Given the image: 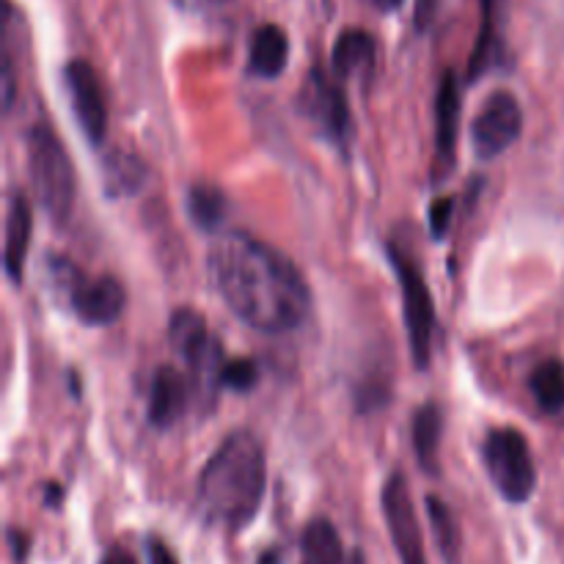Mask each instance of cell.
<instances>
[{"label": "cell", "instance_id": "cell-26", "mask_svg": "<svg viewBox=\"0 0 564 564\" xmlns=\"http://www.w3.org/2000/svg\"><path fill=\"white\" fill-rule=\"evenodd\" d=\"M147 554H149V564H180V562H176V556L169 551V545H165L163 540H158V538L149 540Z\"/></svg>", "mask_w": 564, "mask_h": 564}, {"label": "cell", "instance_id": "cell-9", "mask_svg": "<svg viewBox=\"0 0 564 564\" xmlns=\"http://www.w3.org/2000/svg\"><path fill=\"white\" fill-rule=\"evenodd\" d=\"M61 297L69 303L72 314H75L83 325H91V328L113 325L116 319L124 314L127 306V290L113 279V275L88 279V275H83V270L80 275L66 286V292Z\"/></svg>", "mask_w": 564, "mask_h": 564}, {"label": "cell", "instance_id": "cell-19", "mask_svg": "<svg viewBox=\"0 0 564 564\" xmlns=\"http://www.w3.org/2000/svg\"><path fill=\"white\" fill-rule=\"evenodd\" d=\"M444 433V416L435 402H427L413 416V449H416L419 463L424 471L435 474V460H438V444Z\"/></svg>", "mask_w": 564, "mask_h": 564}, {"label": "cell", "instance_id": "cell-28", "mask_svg": "<svg viewBox=\"0 0 564 564\" xmlns=\"http://www.w3.org/2000/svg\"><path fill=\"white\" fill-rule=\"evenodd\" d=\"M182 9H196V11H207V9H220L226 6L229 0H176Z\"/></svg>", "mask_w": 564, "mask_h": 564}, {"label": "cell", "instance_id": "cell-32", "mask_svg": "<svg viewBox=\"0 0 564 564\" xmlns=\"http://www.w3.org/2000/svg\"><path fill=\"white\" fill-rule=\"evenodd\" d=\"M345 564H367V562H364V556H361V554H352L350 560H347Z\"/></svg>", "mask_w": 564, "mask_h": 564}, {"label": "cell", "instance_id": "cell-16", "mask_svg": "<svg viewBox=\"0 0 564 564\" xmlns=\"http://www.w3.org/2000/svg\"><path fill=\"white\" fill-rule=\"evenodd\" d=\"M375 47L372 33L361 31V28H347L345 33H339L334 44V53H330V69L341 80H350V77H369L375 72Z\"/></svg>", "mask_w": 564, "mask_h": 564}, {"label": "cell", "instance_id": "cell-7", "mask_svg": "<svg viewBox=\"0 0 564 564\" xmlns=\"http://www.w3.org/2000/svg\"><path fill=\"white\" fill-rule=\"evenodd\" d=\"M523 132V108L516 94L496 91L485 99L471 124V143L479 160H496L505 154Z\"/></svg>", "mask_w": 564, "mask_h": 564}, {"label": "cell", "instance_id": "cell-25", "mask_svg": "<svg viewBox=\"0 0 564 564\" xmlns=\"http://www.w3.org/2000/svg\"><path fill=\"white\" fill-rule=\"evenodd\" d=\"M452 209H455V202L452 198H438V202L430 207V231H433L435 240L446 235L452 224Z\"/></svg>", "mask_w": 564, "mask_h": 564}, {"label": "cell", "instance_id": "cell-30", "mask_svg": "<svg viewBox=\"0 0 564 564\" xmlns=\"http://www.w3.org/2000/svg\"><path fill=\"white\" fill-rule=\"evenodd\" d=\"M402 3H405V0H378V6L383 11H397Z\"/></svg>", "mask_w": 564, "mask_h": 564}, {"label": "cell", "instance_id": "cell-27", "mask_svg": "<svg viewBox=\"0 0 564 564\" xmlns=\"http://www.w3.org/2000/svg\"><path fill=\"white\" fill-rule=\"evenodd\" d=\"M438 3L441 0H416V28L419 31H424V28L433 22L435 11H438Z\"/></svg>", "mask_w": 564, "mask_h": 564}, {"label": "cell", "instance_id": "cell-20", "mask_svg": "<svg viewBox=\"0 0 564 564\" xmlns=\"http://www.w3.org/2000/svg\"><path fill=\"white\" fill-rule=\"evenodd\" d=\"M529 389H532L534 402L543 413H560L564 408V361L562 358H545L534 367L532 378H529Z\"/></svg>", "mask_w": 564, "mask_h": 564}, {"label": "cell", "instance_id": "cell-3", "mask_svg": "<svg viewBox=\"0 0 564 564\" xmlns=\"http://www.w3.org/2000/svg\"><path fill=\"white\" fill-rule=\"evenodd\" d=\"M28 147V180L39 207L53 224H66L75 213L77 176L69 152L61 138L47 124L31 127L25 138Z\"/></svg>", "mask_w": 564, "mask_h": 564}, {"label": "cell", "instance_id": "cell-13", "mask_svg": "<svg viewBox=\"0 0 564 564\" xmlns=\"http://www.w3.org/2000/svg\"><path fill=\"white\" fill-rule=\"evenodd\" d=\"M169 339L171 347L185 358V364H191L196 372H202L209 364V358H215V345L209 339L207 323L198 312L193 308H176L171 314L169 323Z\"/></svg>", "mask_w": 564, "mask_h": 564}, {"label": "cell", "instance_id": "cell-2", "mask_svg": "<svg viewBox=\"0 0 564 564\" xmlns=\"http://www.w3.org/2000/svg\"><path fill=\"white\" fill-rule=\"evenodd\" d=\"M268 485L262 441L248 430L231 433L198 474V510L215 527L240 532L257 518Z\"/></svg>", "mask_w": 564, "mask_h": 564}, {"label": "cell", "instance_id": "cell-10", "mask_svg": "<svg viewBox=\"0 0 564 564\" xmlns=\"http://www.w3.org/2000/svg\"><path fill=\"white\" fill-rule=\"evenodd\" d=\"M383 516L389 523V534L402 564H427L424 556L422 529H419L416 510H413L411 490L402 474H391L383 485Z\"/></svg>", "mask_w": 564, "mask_h": 564}, {"label": "cell", "instance_id": "cell-22", "mask_svg": "<svg viewBox=\"0 0 564 564\" xmlns=\"http://www.w3.org/2000/svg\"><path fill=\"white\" fill-rule=\"evenodd\" d=\"M187 213H191L193 224L204 231H218L226 215V196L213 185H196L191 187L187 196Z\"/></svg>", "mask_w": 564, "mask_h": 564}, {"label": "cell", "instance_id": "cell-4", "mask_svg": "<svg viewBox=\"0 0 564 564\" xmlns=\"http://www.w3.org/2000/svg\"><path fill=\"white\" fill-rule=\"evenodd\" d=\"M482 457L490 482L496 485L501 499H507L510 505H523L532 499L534 488H538V468H534L532 449L521 430H490Z\"/></svg>", "mask_w": 564, "mask_h": 564}, {"label": "cell", "instance_id": "cell-11", "mask_svg": "<svg viewBox=\"0 0 564 564\" xmlns=\"http://www.w3.org/2000/svg\"><path fill=\"white\" fill-rule=\"evenodd\" d=\"M457 127H460V80L452 69L444 72L435 97V154H438L441 174L455 163Z\"/></svg>", "mask_w": 564, "mask_h": 564}, {"label": "cell", "instance_id": "cell-18", "mask_svg": "<svg viewBox=\"0 0 564 564\" xmlns=\"http://www.w3.org/2000/svg\"><path fill=\"white\" fill-rule=\"evenodd\" d=\"M105 171V191L113 198L119 196H132V193L141 191L143 182L149 180V171L135 154L130 152H110L102 163Z\"/></svg>", "mask_w": 564, "mask_h": 564}, {"label": "cell", "instance_id": "cell-21", "mask_svg": "<svg viewBox=\"0 0 564 564\" xmlns=\"http://www.w3.org/2000/svg\"><path fill=\"white\" fill-rule=\"evenodd\" d=\"M496 55V0H479V33L468 61V80H479Z\"/></svg>", "mask_w": 564, "mask_h": 564}, {"label": "cell", "instance_id": "cell-14", "mask_svg": "<svg viewBox=\"0 0 564 564\" xmlns=\"http://www.w3.org/2000/svg\"><path fill=\"white\" fill-rule=\"evenodd\" d=\"M33 237V209L25 196H11L9 213H6V242H3V268L14 284H20L25 273L28 248Z\"/></svg>", "mask_w": 564, "mask_h": 564}, {"label": "cell", "instance_id": "cell-17", "mask_svg": "<svg viewBox=\"0 0 564 564\" xmlns=\"http://www.w3.org/2000/svg\"><path fill=\"white\" fill-rule=\"evenodd\" d=\"M301 564H345V545L334 523L317 518L303 529Z\"/></svg>", "mask_w": 564, "mask_h": 564}, {"label": "cell", "instance_id": "cell-1", "mask_svg": "<svg viewBox=\"0 0 564 564\" xmlns=\"http://www.w3.org/2000/svg\"><path fill=\"white\" fill-rule=\"evenodd\" d=\"M209 275L237 319L259 334L279 336L297 330L312 308V292L292 259L268 242L229 231L213 242Z\"/></svg>", "mask_w": 564, "mask_h": 564}, {"label": "cell", "instance_id": "cell-29", "mask_svg": "<svg viewBox=\"0 0 564 564\" xmlns=\"http://www.w3.org/2000/svg\"><path fill=\"white\" fill-rule=\"evenodd\" d=\"M99 564H138V562L132 560V556L127 554L124 549H110L108 554L102 556V562H99Z\"/></svg>", "mask_w": 564, "mask_h": 564}, {"label": "cell", "instance_id": "cell-8", "mask_svg": "<svg viewBox=\"0 0 564 564\" xmlns=\"http://www.w3.org/2000/svg\"><path fill=\"white\" fill-rule=\"evenodd\" d=\"M64 86L83 135L94 147H99L105 141V132H108V105H105L102 83H99L97 72L88 61L72 58L64 66Z\"/></svg>", "mask_w": 564, "mask_h": 564}, {"label": "cell", "instance_id": "cell-31", "mask_svg": "<svg viewBox=\"0 0 564 564\" xmlns=\"http://www.w3.org/2000/svg\"><path fill=\"white\" fill-rule=\"evenodd\" d=\"M259 564H279V554H275V551H270V554L262 556V562Z\"/></svg>", "mask_w": 564, "mask_h": 564}, {"label": "cell", "instance_id": "cell-5", "mask_svg": "<svg viewBox=\"0 0 564 564\" xmlns=\"http://www.w3.org/2000/svg\"><path fill=\"white\" fill-rule=\"evenodd\" d=\"M389 259L394 264V273L400 279V292H402V317H405V330H408V345H411L413 364L419 369L430 367V356H433V334H435V308H433V295H430V286L424 281L422 268L416 264V259L408 257L402 248H397L394 242L389 246Z\"/></svg>", "mask_w": 564, "mask_h": 564}, {"label": "cell", "instance_id": "cell-6", "mask_svg": "<svg viewBox=\"0 0 564 564\" xmlns=\"http://www.w3.org/2000/svg\"><path fill=\"white\" fill-rule=\"evenodd\" d=\"M301 113L312 121L314 130L325 138V141L336 143L345 149L352 138V110L347 102V94L334 77L325 69L314 66L308 72L306 83L301 88Z\"/></svg>", "mask_w": 564, "mask_h": 564}, {"label": "cell", "instance_id": "cell-15", "mask_svg": "<svg viewBox=\"0 0 564 564\" xmlns=\"http://www.w3.org/2000/svg\"><path fill=\"white\" fill-rule=\"evenodd\" d=\"M290 61V36L275 22H264L253 31L251 47H248V75L273 80L286 69Z\"/></svg>", "mask_w": 564, "mask_h": 564}, {"label": "cell", "instance_id": "cell-23", "mask_svg": "<svg viewBox=\"0 0 564 564\" xmlns=\"http://www.w3.org/2000/svg\"><path fill=\"white\" fill-rule=\"evenodd\" d=\"M427 512H430V523H433V532H435V540H438L441 551H444L446 560L455 564L457 551H460V529H457L455 516H452L449 507H446L441 499H435V496H427Z\"/></svg>", "mask_w": 564, "mask_h": 564}, {"label": "cell", "instance_id": "cell-12", "mask_svg": "<svg viewBox=\"0 0 564 564\" xmlns=\"http://www.w3.org/2000/svg\"><path fill=\"white\" fill-rule=\"evenodd\" d=\"M187 397H191V389H187L185 375L169 364L160 367L152 378V389H149V422L160 430H169L185 413Z\"/></svg>", "mask_w": 564, "mask_h": 564}, {"label": "cell", "instance_id": "cell-24", "mask_svg": "<svg viewBox=\"0 0 564 564\" xmlns=\"http://www.w3.org/2000/svg\"><path fill=\"white\" fill-rule=\"evenodd\" d=\"M218 380L226 389L251 391L259 380V367L251 358H237V361L224 364V367L218 369Z\"/></svg>", "mask_w": 564, "mask_h": 564}]
</instances>
